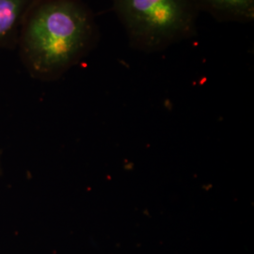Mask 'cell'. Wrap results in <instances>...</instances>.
Masks as SVG:
<instances>
[{"instance_id":"6da1fadb","label":"cell","mask_w":254,"mask_h":254,"mask_svg":"<svg viewBox=\"0 0 254 254\" xmlns=\"http://www.w3.org/2000/svg\"><path fill=\"white\" fill-rule=\"evenodd\" d=\"M99 39L94 13L82 0H38L21 28L17 47L30 76L54 81L90 54Z\"/></svg>"},{"instance_id":"7a4b0ae2","label":"cell","mask_w":254,"mask_h":254,"mask_svg":"<svg viewBox=\"0 0 254 254\" xmlns=\"http://www.w3.org/2000/svg\"><path fill=\"white\" fill-rule=\"evenodd\" d=\"M113 9L133 49L154 53L197 32L196 0H112Z\"/></svg>"},{"instance_id":"3957f363","label":"cell","mask_w":254,"mask_h":254,"mask_svg":"<svg viewBox=\"0 0 254 254\" xmlns=\"http://www.w3.org/2000/svg\"><path fill=\"white\" fill-rule=\"evenodd\" d=\"M38 0H0V48L17 47L27 14Z\"/></svg>"},{"instance_id":"277c9868","label":"cell","mask_w":254,"mask_h":254,"mask_svg":"<svg viewBox=\"0 0 254 254\" xmlns=\"http://www.w3.org/2000/svg\"><path fill=\"white\" fill-rule=\"evenodd\" d=\"M200 11H206L221 23H252L254 0H196Z\"/></svg>"},{"instance_id":"5b68a950","label":"cell","mask_w":254,"mask_h":254,"mask_svg":"<svg viewBox=\"0 0 254 254\" xmlns=\"http://www.w3.org/2000/svg\"><path fill=\"white\" fill-rule=\"evenodd\" d=\"M0 172H1V166H0Z\"/></svg>"}]
</instances>
